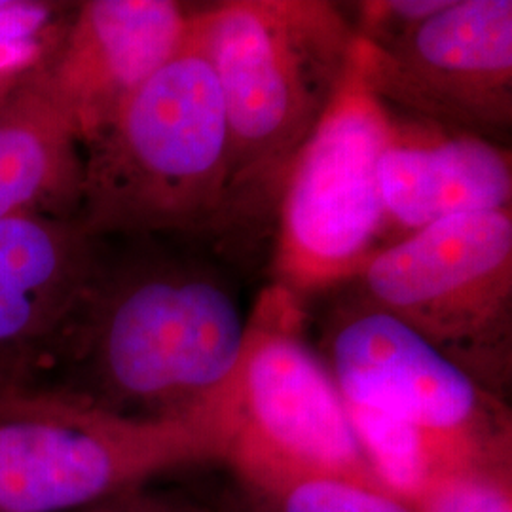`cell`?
Masks as SVG:
<instances>
[{
    "mask_svg": "<svg viewBox=\"0 0 512 512\" xmlns=\"http://www.w3.org/2000/svg\"><path fill=\"white\" fill-rule=\"evenodd\" d=\"M389 110L357 38L329 107L294 156L274 213V283L306 296L349 285L387 245L378 162Z\"/></svg>",
    "mask_w": 512,
    "mask_h": 512,
    "instance_id": "cell-8",
    "label": "cell"
},
{
    "mask_svg": "<svg viewBox=\"0 0 512 512\" xmlns=\"http://www.w3.org/2000/svg\"><path fill=\"white\" fill-rule=\"evenodd\" d=\"M349 285L509 401L512 209L440 220L397 239Z\"/></svg>",
    "mask_w": 512,
    "mask_h": 512,
    "instance_id": "cell-7",
    "label": "cell"
},
{
    "mask_svg": "<svg viewBox=\"0 0 512 512\" xmlns=\"http://www.w3.org/2000/svg\"><path fill=\"white\" fill-rule=\"evenodd\" d=\"M450 0H365L355 2L349 21L357 38L374 48H385L433 18Z\"/></svg>",
    "mask_w": 512,
    "mask_h": 512,
    "instance_id": "cell-16",
    "label": "cell"
},
{
    "mask_svg": "<svg viewBox=\"0 0 512 512\" xmlns=\"http://www.w3.org/2000/svg\"><path fill=\"white\" fill-rule=\"evenodd\" d=\"M306 325L304 300L285 287L272 283L256 296L224 395V463L239 484L338 476L387 492L366 459L329 368L308 342Z\"/></svg>",
    "mask_w": 512,
    "mask_h": 512,
    "instance_id": "cell-6",
    "label": "cell"
},
{
    "mask_svg": "<svg viewBox=\"0 0 512 512\" xmlns=\"http://www.w3.org/2000/svg\"><path fill=\"white\" fill-rule=\"evenodd\" d=\"M192 14L175 0H90L76 8L37 80L82 148L181 50Z\"/></svg>",
    "mask_w": 512,
    "mask_h": 512,
    "instance_id": "cell-10",
    "label": "cell"
},
{
    "mask_svg": "<svg viewBox=\"0 0 512 512\" xmlns=\"http://www.w3.org/2000/svg\"><path fill=\"white\" fill-rule=\"evenodd\" d=\"M99 239L78 219H0V361L57 342L92 274Z\"/></svg>",
    "mask_w": 512,
    "mask_h": 512,
    "instance_id": "cell-12",
    "label": "cell"
},
{
    "mask_svg": "<svg viewBox=\"0 0 512 512\" xmlns=\"http://www.w3.org/2000/svg\"><path fill=\"white\" fill-rule=\"evenodd\" d=\"M408 507L414 512H512V461L435 476Z\"/></svg>",
    "mask_w": 512,
    "mask_h": 512,
    "instance_id": "cell-15",
    "label": "cell"
},
{
    "mask_svg": "<svg viewBox=\"0 0 512 512\" xmlns=\"http://www.w3.org/2000/svg\"><path fill=\"white\" fill-rule=\"evenodd\" d=\"M361 42L368 84L389 109L511 145V0H450L385 48Z\"/></svg>",
    "mask_w": 512,
    "mask_h": 512,
    "instance_id": "cell-9",
    "label": "cell"
},
{
    "mask_svg": "<svg viewBox=\"0 0 512 512\" xmlns=\"http://www.w3.org/2000/svg\"><path fill=\"white\" fill-rule=\"evenodd\" d=\"M92 238H224L230 147L219 84L188 35L82 148Z\"/></svg>",
    "mask_w": 512,
    "mask_h": 512,
    "instance_id": "cell-4",
    "label": "cell"
},
{
    "mask_svg": "<svg viewBox=\"0 0 512 512\" xmlns=\"http://www.w3.org/2000/svg\"><path fill=\"white\" fill-rule=\"evenodd\" d=\"M226 454L219 421L131 420L65 389L0 393V512L78 511Z\"/></svg>",
    "mask_w": 512,
    "mask_h": 512,
    "instance_id": "cell-5",
    "label": "cell"
},
{
    "mask_svg": "<svg viewBox=\"0 0 512 512\" xmlns=\"http://www.w3.org/2000/svg\"><path fill=\"white\" fill-rule=\"evenodd\" d=\"M74 512H226L192 495L156 486L154 480L129 486Z\"/></svg>",
    "mask_w": 512,
    "mask_h": 512,
    "instance_id": "cell-17",
    "label": "cell"
},
{
    "mask_svg": "<svg viewBox=\"0 0 512 512\" xmlns=\"http://www.w3.org/2000/svg\"><path fill=\"white\" fill-rule=\"evenodd\" d=\"M190 37L219 84L230 192L224 238L274 226L294 156L338 92L357 35L327 0H226L198 6Z\"/></svg>",
    "mask_w": 512,
    "mask_h": 512,
    "instance_id": "cell-2",
    "label": "cell"
},
{
    "mask_svg": "<svg viewBox=\"0 0 512 512\" xmlns=\"http://www.w3.org/2000/svg\"><path fill=\"white\" fill-rule=\"evenodd\" d=\"M245 512H414L395 495L338 476L241 484Z\"/></svg>",
    "mask_w": 512,
    "mask_h": 512,
    "instance_id": "cell-14",
    "label": "cell"
},
{
    "mask_svg": "<svg viewBox=\"0 0 512 512\" xmlns=\"http://www.w3.org/2000/svg\"><path fill=\"white\" fill-rule=\"evenodd\" d=\"M319 355L374 475L406 505L435 476L512 461L509 401L353 291L330 308Z\"/></svg>",
    "mask_w": 512,
    "mask_h": 512,
    "instance_id": "cell-3",
    "label": "cell"
},
{
    "mask_svg": "<svg viewBox=\"0 0 512 512\" xmlns=\"http://www.w3.org/2000/svg\"><path fill=\"white\" fill-rule=\"evenodd\" d=\"M19 385H25V382H23V366L0 361V393L19 387Z\"/></svg>",
    "mask_w": 512,
    "mask_h": 512,
    "instance_id": "cell-18",
    "label": "cell"
},
{
    "mask_svg": "<svg viewBox=\"0 0 512 512\" xmlns=\"http://www.w3.org/2000/svg\"><path fill=\"white\" fill-rule=\"evenodd\" d=\"M84 152L37 74L0 103V219H76Z\"/></svg>",
    "mask_w": 512,
    "mask_h": 512,
    "instance_id": "cell-13",
    "label": "cell"
},
{
    "mask_svg": "<svg viewBox=\"0 0 512 512\" xmlns=\"http://www.w3.org/2000/svg\"><path fill=\"white\" fill-rule=\"evenodd\" d=\"M99 239L86 289L57 342L74 384L65 391L145 421H219L247 334L238 285L215 255L164 238ZM226 427V425H224Z\"/></svg>",
    "mask_w": 512,
    "mask_h": 512,
    "instance_id": "cell-1",
    "label": "cell"
},
{
    "mask_svg": "<svg viewBox=\"0 0 512 512\" xmlns=\"http://www.w3.org/2000/svg\"><path fill=\"white\" fill-rule=\"evenodd\" d=\"M387 110L378 162L387 245L440 220L512 209L511 145Z\"/></svg>",
    "mask_w": 512,
    "mask_h": 512,
    "instance_id": "cell-11",
    "label": "cell"
}]
</instances>
